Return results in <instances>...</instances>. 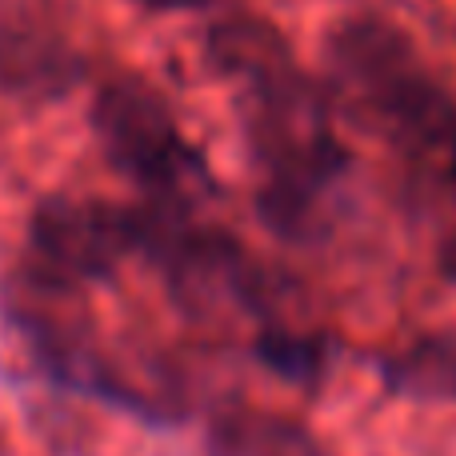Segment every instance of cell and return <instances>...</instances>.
<instances>
[{"label": "cell", "mask_w": 456, "mask_h": 456, "mask_svg": "<svg viewBox=\"0 0 456 456\" xmlns=\"http://www.w3.org/2000/svg\"><path fill=\"white\" fill-rule=\"evenodd\" d=\"M93 128L104 157L136 184H144V192L189 197L192 181H205L200 157L184 144L168 104L144 80H109L96 93Z\"/></svg>", "instance_id": "1"}, {"label": "cell", "mask_w": 456, "mask_h": 456, "mask_svg": "<svg viewBox=\"0 0 456 456\" xmlns=\"http://www.w3.org/2000/svg\"><path fill=\"white\" fill-rule=\"evenodd\" d=\"M28 244L40 281L53 289H72L104 281L120 256L136 248V228L133 213H120L104 200L48 197L32 213Z\"/></svg>", "instance_id": "2"}, {"label": "cell", "mask_w": 456, "mask_h": 456, "mask_svg": "<svg viewBox=\"0 0 456 456\" xmlns=\"http://www.w3.org/2000/svg\"><path fill=\"white\" fill-rule=\"evenodd\" d=\"M332 69L340 85L353 88L372 112L417 72L412 48L393 24L385 20H353L332 40Z\"/></svg>", "instance_id": "3"}, {"label": "cell", "mask_w": 456, "mask_h": 456, "mask_svg": "<svg viewBox=\"0 0 456 456\" xmlns=\"http://www.w3.org/2000/svg\"><path fill=\"white\" fill-rule=\"evenodd\" d=\"M165 260L173 268L176 292L189 308H213L248 284L244 248L228 232H213V228H189L165 252Z\"/></svg>", "instance_id": "4"}, {"label": "cell", "mask_w": 456, "mask_h": 456, "mask_svg": "<svg viewBox=\"0 0 456 456\" xmlns=\"http://www.w3.org/2000/svg\"><path fill=\"white\" fill-rule=\"evenodd\" d=\"M80 77V61L61 37L37 24L0 28V85L16 96H61Z\"/></svg>", "instance_id": "5"}, {"label": "cell", "mask_w": 456, "mask_h": 456, "mask_svg": "<svg viewBox=\"0 0 456 456\" xmlns=\"http://www.w3.org/2000/svg\"><path fill=\"white\" fill-rule=\"evenodd\" d=\"M385 380L409 401H456V332H428L388 356Z\"/></svg>", "instance_id": "6"}, {"label": "cell", "mask_w": 456, "mask_h": 456, "mask_svg": "<svg viewBox=\"0 0 456 456\" xmlns=\"http://www.w3.org/2000/svg\"><path fill=\"white\" fill-rule=\"evenodd\" d=\"M208 53H213L216 69L252 80V88L292 69L284 37H276L273 24L248 20V16H240V20H224L221 28L213 32V40H208Z\"/></svg>", "instance_id": "7"}, {"label": "cell", "mask_w": 456, "mask_h": 456, "mask_svg": "<svg viewBox=\"0 0 456 456\" xmlns=\"http://www.w3.org/2000/svg\"><path fill=\"white\" fill-rule=\"evenodd\" d=\"M216 441L228 456H324L316 436L289 417L240 412L216 428Z\"/></svg>", "instance_id": "8"}, {"label": "cell", "mask_w": 456, "mask_h": 456, "mask_svg": "<svg viewBox=\"0 0 456 456\" xmlns=\"http://www.w3.org/2000/svg\"><path fill=\"white\" fill-rule=\"evenodd\" d=\"M256 353L268 369H276L289 380H313L324 369V340L321 337H300V332L273 329L256 340Z\"/></svg>", "instance_id": "9"}, {"label": "cell", "mask_w": 456, "mask_h": 456, "mask_svg": "<svg viewBox=\"0 0 456 456\" xmlns=\"http://www.w3.org/2000/svg\"><path fill=\"white\" fill-rule=\"evenodd\" d=\"M141 8H152V12H181V8H200L208 0H133Z\"/></svg>", "instance_id": "10"}, {"label": "cell", "mask_w": 456, "mask_h": 456, "mask_svg": "<svg viewBox=\"0 0 456 456\" xmlns=\"http://www.w3.org/2000/svg\"><path fill=\"white\" fill-rule=\"evenodd\" d=\"M452 181H456V144H452Z\"/></svg>", "instance_id": "11"}]
</instances>
